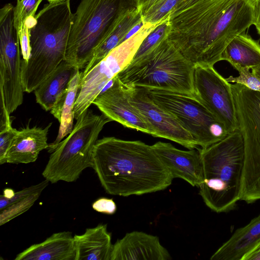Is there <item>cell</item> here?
Masks as SVG:
<instances>
[{
  "instance_id": "36",
  "label": "cell",
  "mask_w": 260,
  "mask_h": 260,
  "mask_svg": "<svg viewBox=\"0 0 260 260\" xmlns=\"http://www.w3.org/2000/svg\"><path fill=\"white\" fill-rule=\"evenodd\" d=\"M242 260H260V243L246 254Z\"/></svg>"
},
{
  "instance_id": "13",
  "label": "cell",
  "mask_w": 260,
  "mask_h": 260,
  "mask_svg": "<svg viewBox=\"0 0 260 260\" xmlns=\"http://www.w3.org/2000/svg\"><path fill=\"white\" fill-rule=\"evenodd\" d=\"M129 101L153 132V137L169 139L189 149H198L193 136L169 111L156 104L141 87H133Z\"/></svg>"
},
{
  "instance_id": "1",
  "label": "cell",
  "mask_w": 260,
  "mask_h": 260,
  "mask_svg": "<svg viewBox=\"0 0 260 260\" xmlns=\"http://www.w3.org/2000/svg\"><path fill=\"white\" fill-rule=\"evenodd\" d=\"M168 37L195 66L213 67L229 43L253 25L252 0H198L168 14Z\"/></svg>"
},
{
  "instance_id": "40",
  "label": "cell",
  "mask_w": 260,
  "mask_h": 260,
  "mask_svg": "<svg viewBox=\"0 0 260 260\" xmlns=\"http://www.w3.org/2000/svg\"><path fill=\"white\" fill-rule=\"evenodd\" d=\"M49 3H59L63 1H66L67 0H47Z\"/></svg>"
},
{
  "instance_id": "23",
  "label": "cell",
  "mask_w": 260,
  "mask_h": 260,
  "mask_svg": "<svg viewBox=\"0 0 260 260\" xmlns=\"http://www.w3.org/2000/svg\"><path fill=\"white\" fill-rule=\"evenodd\" d=\"M221 60L228 61L238 71L260 67V44L248 34L236 36L226 46Z\"/></svg>"
},
{
  "instance_id": "15",
  "label": "cell",
  "mask_w": 260,
  "mask_h": 260,
  "mask_svg": "<svg viewBox=\"0 0 260 260\" xmlns=\"http://www.w3.org/2000/svg\"><path fill=\"white\" fill-rule=\"evenodd\" d=\"M173 179L181 178L192 186L203 181V168L199 148L182 150L171 143L157 142L151 145Z\"/></svg>"
},
{
  "instance_id": "29",
  "label": "cell",
  "mask_w": 260,
  "mask_h": 260,
  "mask_svg": "<svg viewBox=\"0 0 260 260\" xmlns=\"http://www.w3.org/2000/svg\"><path fill=\"white\" fill-rule=\"evenodd\" d=\"M43 0H17L14 8V25L17 31L25 19L35 16L38 8Z\"/></svg>"
},
{
  "instance_id": "35",
  "label": "cell",
  "mask_w": 260,
  "mask_h": 260,
  "mask_svg": "<svg viewBox=\"0 0 260 260\" xmlns=\"http://www.w3.org/2000/svg\"><path fill=\"white\" fill-rule=\"evenodd\" d=\"M156 0H137L138 9L142 15L145 13L154 4Z\"/></svg>"
},
{
  "instance_id": "9",
  "label": "cell",
  "mask_w": 260,
  "mask_h": 260,
  "mask_svg": "<svg viewBox=\"0 0 260 260\" xmlns=\"http://www.w3.org/2000/svg\"><path fill=\"white\" fill-rule=\"evenodd\" d=\"M160 22L145 23L138 32L82 76L74 106L75 119L88 109L106 85L131 62L144 39Z\"/></svg>"
},
{
  "instance_id": "11",
  "label": "cell",
  "mask_w": 260,
  "mask_h": 260,
  "mask_svg": "<svg viewBox=\"0 0 260 260\" xmlns=\"http://www.w3.org/2000/svg\"><path fill=\"white\" fill-rule=\"evenodd\" d=\"M12 4L0 10V90L1 101L9 114L23 101L21 78V50L18 32L14 25Z\"/></svg>"
},
{
  "instance_id": "24",
  "label": "cell",
  "mask_w": 260,
  "mask_h": 260,
  "mask_svg": "<svg viewBox=\"0 0 260 260\" xmlns=\"http://www.w3.org/2000/svg\"><path fill=\"white\" fill-rule=\"evenodd\" d=\"M142 21V14L138 8L125 14L109 36L95 50L82 72V76L85 75L104 59L113 49L124 42V38L129 31Z\"/></svg>"
},
{
  "instance_id": "26",
  "label": "cell",
  "mask_w": 260,
  "mask_h": 260,
  "mask_svg": "<svg viewBox=\"0 0 260 260\" xmlns=\"http://www.w3.org/2000/svg\"><path fill=\"white\" fill-rule=\"evenodd\" d=\"M42 192L41 190L37 191L1 210L0 225L6 223L28 210L38 200Z\"/></svg>"
},
{
  "instance_id": "7",
  "label": "cell",
  "mask_w": 260,
  "mask_h": 260,
  "mask_svg": "<svg viewBox=\"0 0 260 260\" xmlns=\"http://www.w3.org/2000/svg\"><path fill=\"white\" fill-rule=\"evenodd\" d=\"M71 133L51 153L42 175L51 183L72 182L83 171L91 167L94 146L104 126L112 121L104 114L89 108L76 119Z\"/></svg>"
},
{
  "instance_id": "12",
  "label": "cell",
  "mask_w": 260,
  "mask_h": 260,
  "mask_svg": "<svg viewBox=\"0 0 260 260\" xmlns=\"http://www.w3.org/2000/svg\"><path fill=\"white\" fill-rule=\"evenodd\" d=\"M211 66H195L196 96L223 125L228 134L238 129L231 84Z\"/></svg>"
},
{
  "instance_id": "21",
  "label": "cell",
  "mask_w": 260,
  "mask_h": 260,
  "mask_svg": "<svg viewBox=\"0 0 260 260\" xmlns=\"http://www.w3.org/2000/svg\"><path fill=\"white\" fill-rule=\"evenodd\" d=\"M82 72L76 70L65 92L61 95L50 113L59 122V128L55 141L48 145V152L52 153L56 145L72 131L74 125V106L79 88Z\"/></svg>"
},
{
  "instance_id": "3",
  "label": "cell",
  "mask_w": 260,
  "mask_h": 260,
  "mask_svg": "<svg viewBox=\"0 0 260 260\" xmlns=\"http://www.w3.org/2000/svg\"><path fill=\"white\" fill-rule=\"evenodd\" d=\"M30 31V55L21 63L24 92L30 93L64 60L73 13L70 0L48 3L36 15Z\"/></svg>"
},
{
  "instance_id": "22",
  "label": "cell",
  "mask_w": 260,
  "mask_h": 260,
  "mask_svg": "<svg viewBox=\"0 0 260 260\" xmlns=\"http://www.w3.org/2000/svg\"><path fill=\"white\" fill-rule=\"evenodd\" d=\"M76 69L63 60L34 90L36 102L46 111H51L67 90Z\"/></svg>"
},
{
  "instance_id": "16",
  "label": "cell",
  "mask_w": 260,
  "mask_h": 260,
  "mask_svg": "<svg viewBox=\"0 0 260 260\" xmlns=\"http://www.w3.org/2000/svg\"><path fill=\"white\" fill-rule=\"evenodd\" d=\"M169 251L158 237L134 231L117 240L113 245L110 260H170Z\"/></svg>"
},
{
  "instance_id": "25",
  "label": "cell",
  "mask_w": 260,
  "mask_h": 260,
  "mask_svg": "<svg viewBox=\"0 0 260 260\" xmlns=\"http://www.w3.org/2000/svg\"><path fill=\"white\" fill-rule=\"evenodd\" d=\"M170 24L167 15L144 39L133 60H136L146 53L164 37L168 35Z\"/></svg>"
},
{
  "instance_id": "14",
  "label": "cell",
  "mask_w": 260,
  "mask_h": 260,
  "mask_svg": "<svg viewBox=\"0 0 260 260\" xmlns=\"http://www.w3.org/2000/svg\"><path fill=\"white\" fill-rule=\"evenodd\" d=\"M133 88L123 85L116 76L111 86L102 91L92 104L112 121L153 136L152 129L129 101Z\"/></svg>"
},
{
  "instance_id": "34",
  "label": "cell",
  "mask_w": 260,
  "mask_h": 260,
  "mask_svg": "<svg viewBox=\"0 0 260 260\" xmlns=\"http://www.w3.org/2000/svg\"><path fill=\"white\" fill-rule=\"evenodd\" d=\"M253 7V25L260 36V0H252Z\"/></svg>"
},
{
  "instance_id": "17",
  "label": "cell",
  "mask_w": 260,
  "mask_h": 260,
  "mask_svg": "<svg viewBox=\"0 0 260 260\" xmlns=\"http://www.w3.org/2000/svg\"><path fill=\"white\" fill-rule=\"evenodd\" d=\"M52 123L45 127H25L17 130L5 156L6 163L28 164L35 162L40 152L48 147L47 136Z\"/></svg>"
},
{
  "instance_id": "18",
  "label": "cell",
  "mask_w": 260,
  "mask_h": 260,
  "mask_svg": "<svg viewBox=\"0 0 260 260\" xmlns=\"http://www.w3.org/2000/svg\"><path fill=\"white\" fill-rule=\"evenodd\" d=\"M74 237L70 232L54 233L17 255L15 260H75Z\"/></svg>"
},
{
  "instance_id": "4",
  "label": "cell",
  "mask_w": 260,
  "mask_h": 260,
  "mask_svg": "<svg viewBox=\"0 0 260 260\" xmlns=\"http://www.w3.org/2000/svg\"><path fill=\"white\" fill-rule=\"evenodd\" d=\"M203 181L199 194L206 205L216 213L235 208L240 201L244 163V142L238 129L222 140L199 148Z\"/></svg>"
},
{
  "instance_id": "5",
  "label": "cell",
  "mask_w": 260,
  "mask_h": 260,
  "mask_svg": "<svg viewBox=\"0 0 260 260\" xmlns=\"http://www.w3.org/2000/svg\"><path fill=\"white\" fill-rule=\"evenodd\" d=\"M195 66L175 47L167 35L143 56L132 61L117 76L126 86L196 95Z\"/></svg>"
},
{
  "instance_id": "8",
  "label": "cell",
  "mask_w": 260,
  "mask_h": 260,
  "mask_svg": "<svg viewBox=\"0 0 260 260\" xmlns=\"http://www.w3.org/2000/svg\"><path fill=\"white\" fill-rule=\"evenodd\" d=\"M143 88L156 104L177 119L201 149L216 143L228 135L223 125L196 95Z\"/></svg>"
},
{
  "instance_id": "33",
  "label": "cell",
  "mask_w": 260,
  "mask_h": 260,
  "mask_svg": "<svg viewBox=\"0 0 260 260\" xmlns=\"http://www.w3.org/2000/svg\"><path fill=\"white\" fill-rule=\"evenodd\" d=\"M92 207L94 210L107 214H114L117 209L114 201L111 199L105 198L97 200L92 204Z\"/></svg>"
},
{
  "instance_id": "27",
  "label": "cell",
  "mask_w": 260,
  "mask_h": 260,
  "mask_svg": "<svg viewBox=\"0 0 260 260\" xmlns=\"http://www.w3.org/2000/svg\"><path fill=\"white\" fill-rule=\"evenodd\" d=\"M12 120L8 111L1 112L0 122V164L6 163L5 156L17 129L12 127Z\"/></svg>"
},
{
  "instance_id": "19",
  "label": "cell",
  "mask_w": 260,
  "mask_h": 260,
  "mask_svg": "<svg viewBox=\"0 0 260 260\" xmlns=\"http://www.w3.org/2000/svg\"><path fill=\"white\" fill-rule=\"evenodd\" d=\"M260 243V214L237 229L211 256V260H242Z\"/></svg>"
},
{
  "instance_id": "37",
  "label": "cell",
  "mask_w": 260,
  "mask_h": 260,
  "mask_svg": "<svg viewBox=\"0 0 260 260\" xmlns=\"http://www.w3.org/2000/svg\"><path fill=\"white\" fill-rule=\"evenodd\" d=\"M198 0H180L171 11L175 12L185 9Z\"/></svg>"
},
{
  "instance_id": "6",
  "label": "cell",
  "mask_w": 260,
  "mask_h": 260,
  "mask_svg": "<svg viewBox=\"0 0 260 260\" xmlns=\"http://www.w3.org/2000/svg\"><path fill=\"white\" fill-rule=\"evenodd\" d=\"M137 8V0H81L73 13L64 60L85 68L123 17Z\"/></svg>"
},
{
  "instance_id": "30",
  "label": "cell",
  "mask_w": 260,
  "mask_h": 260,
  "mask_svg": "<svg viewBox=\"0 0 260 260\" xmlns=\"http://www.w3.org/2000/svg\"><path fill=\"white\" fill-rule=\"evenodd\" d=\"M35 16L36 15L27 18L17 31L19 39L21 54L22 56V60L25 62L28 61L30 55V31L31 28L37 23Z\"/></svg>"
},
{
  "instance_id": "32",
  "label": "cell",
  "mask_w": 260,
  "mask_h": 260,
  "mask_svg": "<svg viewBox=\"0 0 260 260\" xmlns=\"http://www.w3.org/2000/svg\"><path fill=\"white\" fill-rule=\"evenodd\" d=\"M237 77L232 76L226 78L229 82L239 83L248 88L260 92V79L249 69H243L238 71Z\"/></svg>"
},
{
  "instance_id": "39",
  "label": "cell",
  "mask_w": 260,
  "mask_h": 260,
  "mask_svg": "<svg viewBox=\"0 0 260 260\" xmlns=\"http://www.w3.org/2000/svg\"><path fill=\"white\" fill-rule=\"evenodd\" d=\"M14 193L13 190L10 188H7L4 190V195L8 198H11Z\"/></svg>"
},
{
  "instance_id": "2",
  "label": "cell",
  "mask_w": 260,
  "mask_h": 260,
  "mask_svg": "<svg viewBox=\"0 0 260 260\" xmlns=\"http://www.w3.org/2000/svg\"><path fill=\"white\" fill-rule=\"evenodd\" d=\"M91 168L106 192L127 197L166 189L173 178L151 145L114 137L98 140Z\"/></svg>"
},
{
  "instance_id": "28",
  "label": "cell",
  "mask_w": 260,
  "mask_h": 260,
  "mask_svg": "<svg viewBox=\"0 0 260 260\" xmlns=\"http://www.w3.org/2000/svg\"><path fill=\"white\" fill-rule=\"evenodd\" d=\"M180 0H156L152 7L143 15L144 23H156L161 21Z\"/></svg>"
},
{
  "instance_id": "10",
  "label": "cell",
  "mask_w": 260,
  "mask_h": 260,
  "mask_svg": "<svg viewBox=\"0 0 260 260\" xmlns=\"http://www.w3.org/2000/svg\"><path fill=\"white\" fill-rule=\"evenodd\" d=\"M231 87L244 142L243 178L260 187V92L239 83L231 84Z\"/></svg>"
},
{
  "instance_id": "20",
  "label": "cell",
  "mask_w": 260,
  "mask_h": 260,
  "mask_svg": "<svg viewBox=\"0 0 260 260\" xmlns=\"http://www.w3.org/2000/svg\"><path fill=\"white\" fill-rule=\"evenodd\" d=\"M75 260H110L113 244L106 224L87 228L82 235H75Z\"/></svg>"
},
{
  "instance_id": "38",
  "label": "cell",
  "mask_w": 260,
  "mask_h": 260,
  "mask_svg": "<svg viewBox=\"0 0 260 260\" xmlns=\"http://www.w3.org/2000/svg\"><path fill=\"white\" fill-rule=\"evenodd\" d=\"M144 24L145 23L143 22V21H142L140 22H139L138 24L135 25L127 34V35L124 38V41L127 40L132 36H133L134 35H135L137 32H138L144 25Z\"/></svg>"
},
{
  "instance_id": "31",
  "label": "cell",
  "mask_w": 260,
  "mask_h": 260,
  "mask_svg": "<svg viewBox=\"0 0 260 260\" xmlns=\"http://www.w3.org/2000/svg\"><path fill=\"white\" fill-rule=\"evenodd\" d=\"M49 181L45 179L41 182L26 187L22 190L16 192L10 198L6 197L4 194L0 196V210H2L9 205L17 202L24 198L38 191H43L49 184Z\"/></svg>"
}]
</instances>
